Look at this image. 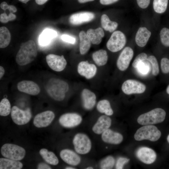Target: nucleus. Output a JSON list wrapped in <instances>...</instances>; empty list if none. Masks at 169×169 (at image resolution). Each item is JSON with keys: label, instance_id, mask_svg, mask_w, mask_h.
Segmentation results:
<instances>
[{"label": "nucleus", "instance_id": "nucleus-33", "mask_svg": "<svg viewBox=\"0 0 169 169\" xmlns=\"http://www.w3.org/2000/svg\"><path fill=\"white\" fill-rule=\"evenodd\" d=\"M11 105L9 100L6 98L3 99L0 102V115L6 116L11 112Z\"/></svg>", "mask_w": 169, "mask_h": 169}, {"label": "nucleus", "instance_id": "nucleus-22", "mask_svg": "<svg viewBox=\"0 0 169 169\" xmlns=\"http://www.w3.org/2000/svg\"><path fill=\"white\" fill-rule=\"evenodd\" d=\"M151 34V32L146 28H140L135 36V40L136 44L140 47L145 46L148 41Z\"/></svg>", "mask_w": 169, "mask_h": 169}, {"label": "nucleus", "instance_id": "nucleus-32", "mask_svg": "<svg viewBox=\"0 0 169 169\" xmlns=\"http://www.w3.org/2000/svg\"><path fill=\"white\" fill-rule=\"evenodd\" d=\"M168 0H154L153 8L155 11L158 13L165 12L168 5Z\"/></svg>", "mask_w": 169, "mask_h": 169}, {"label": "nucleus", "instance_id": "nucleus-24", "mask_svg": "<svg viewBox=\"0 0 169 169\" xmlns=\"http://www.w3.org/2000/svg\"><path fill=\"white\" fill-rule=\"evenodd\" d=\"M86 34L91 42L95 44H100L101 42L102 38L105 35L103 29L100 27L95 29H89L87 30Z\"/></svg>", "mask_w": 169, "mask_h": 169}, {"label": "nucleus", "instance_id": "nucleus-28", "mask_svg": "<svg viewBox=\"0 0 169 169\" xmlns=\"http://www.w3.org/2000/svg\"><path fill=\"white\" fill-rule=\"evenodd\" d=\"M39 153L47 163L53 165H56L58 164L59 160L53 152L48 151L46 149L43 148L40 150Z\"/></svg>", "mask_w": 169, "mask_h": 169}, {"label": "nucleus", "instance_id": "nucleus-6", "mask_svg": "<svg viewBox=\"0 0 169 169\" xmlns=\"http://www.w3.org/2000/svg\"><path fill=\"white\" fill-rule=\"evenodd\" d=\"M73 144L76 152L80 154H85L89 153L91 148V142L86 135L78 133L74 137Z\"/></svg>", "mask_w": 169, "mask_h": 169}, {"label": "nucleus", "instance_id": "nucleus-1", "mask_svg": "<svg viewBox=\"0 0 169 169\" xmlns=\"http://www.w3.org/2000/svg\"><path fill=\"white\" fill-rule=\"evenodd\" d=\"M37 55L35 43L33 41L29 40L21 44L16 56V62L20 65H25L33 61Z\"/></svg>", "mask_w": 169, "mask_h": 169}, {"label": "nucleus", "instance_id": "nucleus-3", "mask_svg": "<svg viewBox=\"0 0 169 169\" xmlns=\"http://www.w3.org/2000/svg\"><path fill=\"white\" fill-rule=\"evenodd\" d=\"M166 113L160 108H156L140 115L137 121L142 125H151L162 122L165 118Z\"/></svg>", "mask_w": 169, "mask_h": 169}, {"label": "nucleus", "instance_id": "nucleus-13", "mask_svg": "<svg viewBox=\"0 0 169 169\" xmlns=\"http://www.w3.org/2000/svg\"><path fill=\"white\" fill-rule=\"evenodd\" d=\"M55 117L54 113L50 110H47L37 115L35 117L33 123L38 128L46 127L52 121Z\"/></svg>", "mask_w": 169, "mask_h": 169}, {"label": "nucleus", "instance_id": "nucleus-52", "mask_svg": "<svg viewBox=\"0 0 169 169\" xmlns=\"http://www.w3.org/2000/svg\"><path fill=\"white\" fill-rule=\"evenodd\" d=\"M65 169H74L75 168H74V167H72L68 166V167H66L65 168Z\"/></svg>", "mask_w": 169, "mask_h": 169}, {"label": "nucleus", "instance_id": "nucleus-25", "mask_svg": "<svg viewBox=\"0 0 169 169\" xmlns=\"http://www.w3.org/2000/svg\"><path fill=\"white\" fill-rule=\"evenodd\" d=\"M23 166L22 163L18 161L8 158H0V169H20Z\"/></svg>", "mask_w": 169, "mask_h": 169}, {"label": "nucleus", "instance_id": "nucleus-36", "mask_svg": "<svg viewBox=\"0 0 169 169\" xmlns=\"http://www.w3.org/2000/svg\"><path fill=\"white\" fill-rule=\"evenodd\" d=\"M147 60L151 63L152 67V73L154 76L157 75L159 72V69L156 58L151 55L147 58Z\"/></svg>", "mask_w": 169, "mask_h": 169}, {"label": "nucleus", "instance_id": "nucleus-2", "mask_svg": "<svg viewBox=\"0 0 169 169\" xmlns=\"http://www.w3.org/2000/svg\"><path fill=\"white\" fill-rule=\"evenodd\" d=\"M69 88L68 84L65 81L55 78L50 79L45 86L46 90L49 95L53 99L58 101L64 99Z\"/></svg>", "mask_w": 169, "mask_h": 169}, {"label": "nucleus", "instance_id": "nucleus-26", "mask_svg": "<svg viewBox=\"0 0 169 169\" xmlns=\"http://www.w3.org/2000/svg\"><path fill=\"white\" fill-rule=\"evenodd\" d=\"M79 36L80 39V52L81 54L83 55L89 50L91 42L87 34L84 31H80Z\"/></svg>", "mask_w": 169, "mask_h": 169}, {"label": "nucleus", "instance_id": "nucleus-30", "mask_svg": "<svg viewBox=\"0 0 169 169\" xmlns=\"http://www.w3.org/2000/svg\"><path fill=\"white\" fill-rule=\"evenodd\" d=\"M11 38L10 33L8 29L5 27L0 28V48H3L7 47L9 44Z\"/></svg>", "mask_w": 169, "mask_h": 169}, {"label": "nucleus", "instance_id": "nucleus-47", "mask_svg": "<svg viewBox=\"0 0 169 169\" xmlns=\"http://www.w3.org/2000/svg\"><path fill=\"white\" fill-rule=\"evenodd\" d=\"M48 0H35L36 3L39 5L44 4Z\"/></svg>", "mask_w": 169, "mask_h": 169}, {"label": "nucleus", "instance_id": "nucleus-43", "mask_svg": "<svg viewBox=\"0 0 169 169\" xmlns=\"http://www.w3.org/2000/svg\"><path fill=\"white\" fill-rule=\"evenodd\" d=\"M138 6L141 8H146L149 5L150 0H136Z\"/></svg>", "mask_w": 169, "mask_h": 169}, {"label": "nucleus", "instance_id": "nucleus-38", "mask_svg": "<svg viewBox=\"0 0 169 169\" xmlns=\"http://www.w3.org/2000/svg\"><path fill=\"white\" fill-rule=\"evenodd\" d=\"M16 18V15L12 13H10L8 15L5 13H4L0 14V21L2 23H6L9 21L15 20Z\"/></svg>", "mask_w": 169, "mask_h": 169}, {"label": "nucleus", "instance_id": "nucleus-31", "mask_svg": "<svg viewBox=\"0 0 169 169\" xmlns=\"http://www.w3.org/2000/svg\"><path fill=\"white\" fill-rule=\"evenodd\" d=\"M97 109L100 112L104 113L107 115H111L113 114L110 102L106 100L100 101L97 104Z\"/></svg>", "mask_w": 169, "mask_h": 169}, {"label": "nucleus", "instance_id": "nucleus-27", "mask_svg": "<svg viewBox=\"0 0 169 169\" xmlns=\"http://www.w3.org/2000/svg\"><path fill=\"white\" fill-rule=\"evenodd\" d=\"M92 58L95 63L99 66L105 65L108 60L106 51L103 49H100L92 54Z\"/></svg>", "mask_w": 169, "mask_h": 169}, {"label": "nucleus", "instance_id": "nucleus-8", "mask_svg": "<svg viewBox=\"0 0 169 169\" xmlns=\"http://www.w3.org/2000/svg\"><path fill=\"white\" fill-rule=\"evenodd\" d=\"M11 116L14 123L22 125L27 123L30 120L32 114L29 108L23 110L17 106H14L11 109Z\"/></svg>", "mask_w": 169, "mask_h": 169}, {"label": "nucleus", "instance_id": "nucleus-23", "mask_svg": "<svg viewBox=\"0 0 169 169\" xmlns=\"http://www.w3.org/2000/svg\"><path fill=\"white\" fill-rule=\"evenodd\" d=\"M57 36V33L55 31L49 28L45 29L39 35L38 43L41 46H47Z\"/></svg>", "mask_w": 169, "mask_h": 169}, {"label": "nucleus", "instance_id": "nucleus-46", "mask_svg": "<svg viewBox=\"0 0 169 169\" xmlns=\"http://www.w3.org/2000/svg\"><path fill=\"white\" fill-rule=\"evenodd\" d=\"M0 8L3 10L5 11L6 10H9L10 8V5H8L5 2H3L0 4Z\"/></svg>", "mask_w": 169, "mask_h": 169}, {"label": "nucleus", "instance_id": "nucleus-42", "mask_svg": "<svg viewBox=\"0 0 169 169\" xmlns=\"http://www.w3.org/2000/svg\"><path fill=\"white\" fill-rule=\"evenodd\" d=\"M61 39L63 41L71 44H74L75 42L74 38L67 34H63L61 37Z\"/></svg>", "mask_w": 169, "mask_h": 169}, {"label": "nucleus", "instance_id": "nucleus-53", "mask_svg": "<svg viewBox=\"0 0 169 169\" xmlns=\"http://www.w3.org/2000/svg\"><path fill=\"white\" fill-rule=\"evenodd\" d=\"M167 141L169 143V134L167 136Z\"/></svg>", "mask_w": 169, "mask_h": 169}, {"label": "nucleus", "instance_id": "nucleus-15", "mask_svg": "<svg viewBox=\"0 0 169 169\" xmlns=\"http://www.w3.org/2000/svg\"><path fill=\"white\" fill-rule=\"evenodd\" d=\"M19 91L30 95H35L40 92V88L37 84L30 80H24L19 82L17 85Z\"/></svg>", "mask_w": 169, "mask_h": 169}, {"label": "nucleus", "instance_id": "nucleus-9", "mask_svg": "<svg viewBox=\"0 0 169 169\" xmlns=\"http://www.w3.org/2000/svg\"><path fill=\"white\" fill-rule=\"evenodd\" d=\"M123 92L126 95L133 94H141L145 91L146 86L138 81L128 79L125 81L121 87Z\"/></svg>", "mask_w": 169, "mask_h": 169}, {"label": "nucleus", "instance_id": "nucleus-50", "mask_svg": "<svg viewBox=\"0 0 169 169\" xmlns=\"http://www.w3.org/2000/svg\"><path fill=\"white\" fill-rule=\"evenodd\" d=\"M19 1L24 3H26L28 2L30 0H18Z\"/></svg>", "mask_w": 169, "mask_h": 169}, {"label": "nucleus", "instance_id": "nucleus-14", "mask_svg": "<svg viewBox=\"0 0 169 169\" xmlns=\"http://www.w3.org/2000/svg\"><path fill=\"white\" fill-rule=\"evenodd\" d=\"M136 156L141 161L148 164L154 162L156 158L155 151L146 147H142L138 149L136 152Z\"/></svg>", "mask_w": 169, "mask_h": 169}, {"label": "nucleus", "instance_id": "nucleus-35", "mask_svg": "<svg viewBox=\"0 0 169 169\" xmlns=\"http://www.w3.org/2000/svg\"><path fill=\"white\" fill-rule=\"evenodd\" d=\"M160 35L162 44L165 46L169 47V29L166 28H162Z\"/></svg>", "mask_w": 169, "mask_h": 169}, {"label": "nucleus", "instance_id": "nucleus-11", "mask_svg": "<svg viewBox=\"0 0 169 169\" xmlns=\"http://www.w3.org/2000/svg\"><path fill=\"white\" fill-rule=\"evenodd\" d=\"M134 54L132 49L129 47H126L120 54L117 59L116 65L120 71H124L128 67Z\"/></svg>", "mask_w": 169, "mask_h": 169}, {"label": "nucleus", "instance_id": "nucleus-17", "mask_svg": "<svg viewBox=\"0 0 169 169\" xmlns=\"http://www.w3.org/2000/svg\"><path fill=\"white\" fill-rule=\"evenodd\" d=\"M95 18V14L90 12H82L72 14L69 17V23L73 25H78L88 22Z\"/></svg>", "mask_w": 169, "mask_h": 169}, {"label": "nucleus", "instance_id": "nucleus-51", "mask_svg": "<svg viewBox=\"0 0 169 169\" xmlns=\"http://www.w3.org/2000/svg\"><path fill=\"white\" fill-rule=\"evenodd\" d=\"M166 92L169 95V85L166 88Z\"/></svg>", "mask_w": 169, "mask_h": 169}, {"label": "nucleus", "instance_id": "nucleus-5", "mask_svg": "<svg viewBox=\"0 0 169 169\" xmlns=\"http://www.w3.org/2000/svg\"><path fill=\"white\" fill-rule=\"evenodd\" d=\"M1 151V154L5 157L15 161L22 160L26 153L25 150L23 147L9 143L3 145Z\"/></svg>", "mask_w": 169, "mask_h": 169}, {"label": "nucleus", "instance_id": "nucleus-37", "mask_svg": "<svg viewBox=\"0 0 169 169\" xmlns=\"http://www.w3.org/2000/svg\"><path fill=\"white\" fill-rule=\"evenodd\" d=\"M149 62L146 59L140 63L136 68L138 71L142 74H146L149 70Z\"/></svg>", "mask_w": 169, "mask_h": 169}, {"label": "nucleus", "instance_id": "nucleus-7", "mask_svg": "<svg viewBox=\"0 0 169 169\" xmlns=\"http://www.w3.org/2000/svg\"><path fill=\"white\" fill-rule=\"evenodd\" d=\"M126 38L121 31H116L111 35L106 44L107 49L111 52H117L122 49L125 45Z\"/></svg>", "mask_w": 169, "mask_h": 169}, {"label": "nucleus", "instance_id": "nucleus-40", "mask_svg": "<svg viewBox=\"0 0 169 169\" xmlns=\"http://www.w3.org/2000/svg\"><path fill=\"white\" fill-rule=\"evenodd\" d=\"M161 69L162 72L164 74L169 73V59L166 58L161 59Z\"/></svg>", "mask_w": 169, "mask_h": 169}, {"label": "nucleus", "instance_id": "nucleus-21", "mask_svg": "<svg viewBox=\"0 0 169 169\" xmlns=\"http://www.w3.org/2000/svg\"><path fill=\"white\" fill-rule=\"evenodd\" d=\"M81 98L84 107L87 110L92 109L96 103L95 94L88 89H85L81 93Z\"/></svg>", "mask_w": 169, "mask_h": 169}, {"label": "nucleus", "instance_id": "nucleus-20", "mask_svg": "<svg viewBox=\"0 0 169 169\" xmlns=\"http://www.w3.org/2000/svg\"><path fill=\"white\" fill-rule=\"evenodd\" d=\"M101 138L105 142L118 144L122 141L123 137L120 133L108 129L102 133Z\"/></svg>", "mask_w": 169, "mask_h": 169}, {"label": "nucleus", "instance_id": "nucleus-10", "mask_svg": "<svg viewBox=\"0 0 169 169\" xmlns=\"http://www.w3.org/2000/svg\"><path fill=\"white\" fill-rule=\"evenodd\" d=\"M47 63L53 70L60 72L63 70L67 64V62L63 55L59 56L49 54L46 57Z\"/></svg>", "mask_w": 169, "mask_h": 169}, {"label": "nucleus", "instance_id": "nucleus-41", "mask_svg": "<svg viewBox=\"0 0 169 169\" xmlns=\"http://www.w3.org/2000/svg\"><path fill=\"white\" fill-rule=\"evenodd\" d=\"M130 161V159L124 157L119 158L116 162V168L117 169H122L124 165Z\"/></svg>", "mask_w": 169, "mask_h": 169}, {"label": "nucleus", "instance_id": "nucleus-49", "mask_svg": "<svg viewBox=\"0 0 169 169\" xmlns=\"http://www.w3.org/2000/svg\"><path fill=\"white\" fill-rule=\"evenodd\" d=\"M94 0H78L79 3H84L89 2H91L94 1Z\"/></svg>", "mask_w": 169, "mask_h": 169}, {"label": "nucleus", "instance_id": "nucleus-45", "mask_svg": "<svg viewBox=\"0 0 169 169\" xmlns=\"http://www.w3.org/2000/svg\"><path fill=\"white\" fill-rule=\"evenodd\" d=\"M38 169H51V167L45 163H41L39 164L37 166Z\"/></svg>", "mask_w": 169, "mask_h": 169}, {"label": "nucleus", "instance_id": "nucleus-18", "mask_svg": "<svg viewBox=\"0 0 169 169\" xmlns=\"http://www.w3.org/2000/svg\"><path fill=\"white\" fill-rule=\"evenodd\" d=\"M60 156L65 162L72 166L78 165L81 161L80 156L70 150L65 149L62 150L60 152Z\"/></svg>", "mask_w": 169, "mask_h": 169}, {"label": "nucleus", "instance_id": "nucleus-54", "mask_svg": "<svg viewBox=\"0 0 169 169\" xmlns=\"http://www.w3.org/2000/svg\"><path fill=\"white\" fill-rule=\"evenodd\" d=\"M86 169H93V168L92 167L90 166V167H88L86 168Z\"/></svg>", "mask_w": 169, "mask_h": 169}, {"label": "nucleus", "instance_id": "nucleus-44", "mask_svg": "<svg viewBox=\"0 0 169 169\" xmlns=\"http://www.w3.org/2000/svg\"><path fill=\"white\" fill-rule=\"evenodd\" d=\"M119 0H100V3L104 5H108L113 3Z\"/></svg>", "mask_w": 169, "mask_h": 169}, {"label": "nucleus", "instance_id": "nucleus-39", "mask_svg": "<svg viewBox=\"0 0 169 169\" xmlns=\"http://www.w3.org/2000/svg\"><path fill=\"white\" fill-rule=\"evenodd\" d=\"M147 54L142 53L138 55L134 60L132 65L134 68H136L138 65L141 62L146 60L147 59Z\"/></svg>", "mask_w": 169, "mask_h": 169}, {"label": "nucleus", "instance_id": "nucleus-12", "mask_svg": "<svg viewBox=\"0 0 169 169\" xmlns=\"http://www.w3.org/2000/svg\"><path fill=\"white\" fill-rule=\"evenodd\" d=\"M82 121L81 116L76 113H67L62 115L59 118L60 124L65 127L72 128L80 124Z\"/></svg>", "mask_w": 169, "mask_h": 169}, {"label": "nucleus", "instance_id": "nucleus-34", "mask_svg": "<svg viewBox=\"0 0 169 169\" xmlns=\"http://www.w3.org/2000/svg\"><path fill=\"white\" fill-rule=\"evenodd\" d=\"M115 160L113 157L109 156L103 159L100 162V167L102 169H112L115 164Z\"/></svg>", "mask_w": 169, "mask_h": 169}, {"label": "nucleus", "instance_id": "nucleus-29", "mask_svg": "<svg viewBox=\"0 0 169 169\" xmlns=\"http://www.w3.org/2000/svg\"><path fill=\"white\" fill-rule=\"evenodd\" d=\"M101 23L102 28L106 31L112 32L117 27L118 24L115 22L110 20L108 16L103 14L101 18Z\"/></svg>", "mask_w": 169, "mask_h": 169}, {"label": "nucleus", "instance_id": "nucleus-4", "mask_svg": "<svg viewBox=\"0 0 169 169\" xmlns=\"http://www.w3.org/2000/svg\"><path fill=\"white\" fill-rule=\"evenodd\" d=\"M161 136V132L156 127L147 125L141 127L137 130L134 135V138L137 141L147 140L155 141H157Z\"/></svg>", "mask_w": 169, "mask_h": 169}, {"label": "nucleus", "instance_id": "nucleus-19", "mask_svg": "<svg viewBox=\"0 0 169 169\" xmlns=\"http://www.w3.org/2000/svg\"><path fill=\"white\" fill-rule=\"evenodd\" d=\"M111 123V120L110 118L107 115H102L99 118L92 127V131L96 134H100L109 129Z\"/></svg>", "mask_w": 169, "mask_h": 169}, {"label": "nucleus", "instance_id": "nucleus-16", "mask_svg": "<svg viewBox=\"0 0 169 169\" xmlns=\"http://www.w3.org/2000/svg\"><path fill=\"white\" fill-rule=\"evenodd\" d=\"M97 70V68L95 64H90L87 61L80 62L77 67L79 74L88 79H90L95 76Z\"/></svg>", "mask_w": 169, "mask_h": 169}, {"label": "nucleus", "instance_id": "nucleus-48", "mask_svg": "<svg viewBox=\"0 0 169 169\" xmlns=\"http://www.w3.org/2000/svg\"><path fill=\"white\" fill-rule=\"evenodd\" d=\"M5 70L4 68L2 66H0V78H2L4 74Z\"/></svg>", "mask_w": 169, "mask_h": 169}]
</instances>
